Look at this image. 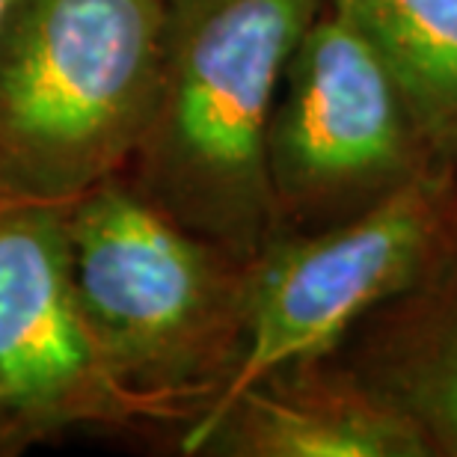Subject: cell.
<instances>
[{"label": "cell", "instance_id": "cell-1", "mask_svg": "<svg viewBox=\"0 0 457 457\" xmlns=\"http://www.w3.org/2000/svg\"><path fill=\"white\" fill-rule=\"evenodd\" d=\"M324 0H170L158 102L128 179L250 264L279 235L268 134L279 80Z\"/></svg>", "mask_w": 457, "mask_h": 457}, {"label": "cell", "instance_id": "cell-2", "mask_svg": "<svg viewBox=\"0 0 457 457\" xmlns=\"http://www.w3.org/2000/svg\"><path fill=\"white\" fill-rule=\"evenodd\" d=\"M170 0H12L0 27V203L69 205L131 167Z\"/></svg>", "mask_w": 457, "mask_h": 457}, {"label": "cell", "instance_id": "cell-3", "mask_svg": "<svg viewBox=\"0 0 457 457\" xmlns=\"http://www.w3.org/2000/svg\"><path fill=\"white\" fill-rule=\"evenodd\" d=\"M78 303L107 369L154 419L199 410L244 339L246 264L194 235L131 181L66 205Z\"/></svg>", "mask_w": 457, "mask_h": 457}, {"label": "cell", "instance_id": "cell-4", "mask_svg": "<svg viewBox=\"0 0 457 457\" xmlns=\"http://www.w3.org/2000/svg\"><path fill=\"white\" fill-rule=\"evenodd\" d=\"M454 241L457 179L445 170L419 172L347 220L277 235L246 264L235 369L181 445L273 371L333 356L374 309L413 286Z\"/></svg>", "mask_w": 457, "mask_h": 457}, {"label": "cell", "instance_id": "cell-5", "mask_svg": "<svg viewBox=\"0 0 457 457\" xmlns=\"http://www.w3.org/2000/svg\"><path fill=\"white\" fill-rule=\"evenodd\" d=\"M268 161L279 235L347 220L436 170L378 48L330 0L282 71Z\"/></svg>", "mask_w": 457, "mask_h": 457}, {"label": "cell", "instance_id": "cell-6", "mask_svg": "<svg viewBox=\"0 0 457 457\" xmlns=\"http://www.w3.org/2000/svg\"><path fill=\"white\" fill-rule=\"evenodd\" d=\"M0 389L12 434L154 419L111 374L78 303L66 205L0 203Z\"/></svg>", "mask_w": 457, "mask_h": 457}, {"label": "cell", "instance_id": "cell-7", "mask_svg": "<svg viewBox=\"0 0 457 457\" xmlns=\"http://www.w3.org/2000/svg\"><path fill=\"white\" fill-rule=\"evenodd\" d=\"M181 449L241 457H431L416 425L336 356L273 371Z\"/></svg>", "mask_w": 457, "mask_h": 457}, {"label": "cell", "instance_id": "cell-8", "mask_svg": "<svg viewBox=\"0 0 457 457\" xmlns=\"http://www.w3.org/2000/svg\"><path fill=\"white\" fill-rule=\"evenodd\" d=\"M333 356L416 425L431 457H457V241Z\"/></svg>", "mask_w": 457, "mask_h": 457}, {"label": "cell", "instance_id": "cell-9", "mask_svg": "<svg viewBox=\"0 0 457 457\" xmlns=\"http://www.w3.org/2000/svg\"><path fill=\"white\" fill-rule=\"evenodd\" d=\"M392 71L436 170L457 179V0H330Z\"/></svg>", "mask_w": 457, "mask_h": 457}, {"label": "cell", "instance_id": "cell-10", "mask_svg": "<svg viewBox=\"0 0 457 457\" xmlns=\"http://www.w3.org/2000/svg\"><path fill=\"white\" fill-rule=\"evenodd\" d=\"M6 434H12V419H9V407H6L4 389H0V440H4Z\"/></svg>", "mask_w": 457, "mask_h": 457}, {"label": "cell", "instance_id": "cell-11", "mask_svg": "<svg viewBox=\"0 0 457 457\" xmlns=\"http://www.w3.org/2000/svg\"><path fill=\"white\" fill-rule=\"evenodd\" d=\"M9 6H12V0H0V27H4V18L9 12Z\"/></svg>", "mask_w": 457, "mask_h": 457}]
</instances>
